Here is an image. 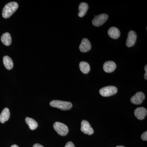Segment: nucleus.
Listing matches in <instances>:
<instances>
[{
  "label": "nucleus",
  "instance_id": "obj_12",
  "mask_svg": "<svg viewBox=\"0 0 147 147\" xmlns=\"http://www.w3.org/2000/svg\"><path fill=\"white\" fill-rule=\"evenodd\" d=\"M108 34L111 38L117 39L120 36V32L117 28L113 27L110 28L108 31Z\"/></svg>",
  "mask_w": 147,
  "mask_h": 147
},
{
  "label": "nucleus",
  "instance_id": "obj_13",
  "mask_svg": "<svg viewBox=\"0 0 147 147\" xmlns=\"http://www.w3.org/2000/svg\"><path fill=\"white\" fill-rule=\"evenodd\" d=\"M10 112L8 108H5L3 110L0 115V122L3 123L8 120L10 117Z\"/></svg>",
  "mask_w": 147,
  "mask_h": 147
},
{
  "label": "nucleus",
  "instance_id": "obj_6",
  "mask_svg": "<svg viewBox=\"0 0 147 147\" xmlns=\"http://www.w3.org/2000/svg\"><path fill=\"white\" fill-rule=\"evenodd\" d=\"M81 130L85 134L91 135L93 134L94 130L88 121L83 120L81 123Z\"/></svg>",
  "mask_w": 147,
  "mask_h": 147
},
{
  "label": "nucleus",
  "instance_id": "obj_8",
  "mask_svg": "<svg viewBox=\"0 0 147 147\" xmlns=\"http://www.w3.org/2000/svg\"><path fill=\"white\" fill-rule=\"evenodd\" d=\"M137 38V34L134 31L131 30L129 32L126 40V46L129 47L134 46L136 42Z\"/></svg>",
  "mask_w": 147,
  "mask_h": 147
},
{
  "label": "nucleus",
  "instance_id": "obj_3",
  "mask_svg": "<svg viewBox=\"0 0 147 147\" xmlns=\"http://www.w3.org/2000/svg\"><path fill=\"white\" fill-rule=\"evenodd\" d=\"M54 129L57 132L59 135L61 136H65L69 132L68 127L64 124L56 122L53 125Z\"/></svg>",
  "mask_w": 147,
  "mask_h": 147
},
{
  "label": "nucleus",
  "instance_id": "obj_18",
  "mask_svg": "<svg viewBox=\"0 0 147 147\" xmlns=\"http://www.w3.org/2000/svg\"><path fill=\"white\" fill-rule=\"evenodd\" d=\"M79 68L80 70L85 74L88 73L90 69L89 64L86 62L82 61L79 64Z\"/></svg>",
  "mask_w": 147,
  "mask_h": 147
},
{
  "label": "nucleus",
  "instance_id": "obj_14",
  "mask_svg": "<svg viewBox=\"0 0 147 147\" xmlns=\"http://www.w3.org/2000/svg\"><path fill=\"white\" fill-rule=\"evenodd\" d=\"M88 9V5L87 3L82 2L79 5V13L78 16L80 17H82L85 16Z\"/></svg>",
  "mask_w": 147,
  "mask_h": 147
},
{
  "label": "nucleus",
  "instance_id": "obj_7",
  "mask_svg": "<svg viewBox=\"0 0 147 147\" xmlns=\"http://www.w3.org/2000/svg\"><path fill=\"white\" fill-rule=\"evenodd\" d=\"M146 96L144 93L139 92H137L136 94L131 97L130 100L131 103L135 105H139L143 102V100H144Z\"/></svg>",
  "mask_w": 147,
  "mask_h": 147
},
{
  "label": "nucleus",
  "instance_id": "obj_17",
  "mask_svg": "<svg viewBox=\"0 0 147 147\" xmlns=\"http://www.w3.org/2000/svg\"><path fill=\"white\" fill-rule=\"evenodd\" d=\"M26 122L28 125L29 128L31 130H34L37 128L38 124L36 121L34 119L27 117L26 119Z\"/></svg>",
  "mask_w": 147,
  "mask_h": 147
},
{
  "label": "nucleus",
  "instance_id": "obj_11",
  "mask_svg": "<svg viewBox=\"0 0 147 147\" xmlns=\"http://www.w3.org/2000/svg\"><path fill=\"white\" fill-rule=\"evenodd\" d=\"M117 67L116 63L113 61H108L104 63L103 68L104 71L107 73H111L115 71Z\"/></svg>",
  "mask_w": 147,
  "mask_h": 147
},
{
  "label": "nucleus",
  "instance_id": "obj_22",
  "mask_svg": "<svg viewBox=\"0 0 147 147\" xmlns=\"http://www.w3.org/2000/svg\"><path fill=\"white\" fill-rule=\"evenodd\" d=\"M144 78H145V79H146V80H147V72H146V73L145 74Z\"/></svg>",
  "mask_w": 147,
  "mask_h": 147
},
{
  "label": "nucleus",
  "instance_id": "obj_24",
  "mask_svg": "<svg viewBox=\"0 0 147 147\" xmlns=\"http://www.w3.org/2000/svg\"><path fill=\"white\" fill-rule=\"evenodd\" d=\"M145 70L146 71V72L147 71V65H146L145 67Z\"/></svg>",
  "mask_w": 147,
  "mask_h": 147
},
{
  "label": "nucleus",
  "instance_id": "obj_20",
  "mask_svg": "<svg viewBox=\"0 0 147 147\" xmlns=\"http://www.w3.org/2000/svg\"><path fill=\"white\" fill-rule=\"evenodd\" d=\"M65 147H75L72 142H69L67 143Z\"/></svg>",
  "mask_w": 147,
  "mask_h": 147
},
{
  "label": "nucleus",
  "instance_id": "obj_16",
  "mask_svg": "<svg viewBox=\"0 0 147 147\" xmlns=\"http://www.w3.org/2000/svg\"><path fill=\"white\" fill-rule=\"evenodd\" d=\"M1 40L4 45L9 46L11 43V38L10 34L8 32L3 34L1 37Z\"/></svg>",
  "mask_w": 147,
  "mask_h": 147
},
{
  "label": "nucleus",
  "instance_id": "obj_4",
  "mask_svg": "<svg viewBox=\"0 0 147 147\" xmlns=\"http://www.w3.org/2000/svg\"><path fill=\"white\" fill-rule=\"evenodd\" d=\"M117 88L114 86H108L102 88L99 90V93L102 96L108 97L115 94L117 92Z\"/></svg>",
  "mask_w": 147,
  "mask_h": 147
},
{
  "label": "nucleus",
  "instance_id": "obj_9",
  "mask_svg": "<svg viewBox=\"0 0 147 147\" xmlns=\"http://www.w3.org/2000/svg\"><path fill=\"white\" fill-rule=\"evenodd\" d=\"M91 44L87 38H84L82 40L79 46V50L82 53H87L91 50Z\"/></svg>",
  "mask_w": 147,
  "mask_h": 147
},
{
  "label": "nucleus",
  "instance_id": "obj_23",
  "mask_svg": "<svg viewBox=\"0 0 147 147\" xmlns=\"http://www.w3.org/2000/svg\"><path fill=\"white\" fill-rule=\"evenodd\" d=\"M11 147H19L18 146L16 145H13L11 146Z\"/></svg>",
  "mask_w": 147,
  "mask_h": 147
},
{
  "label": "nucleus",
  "instance_id": "obj_25",
  "mask_svg": "<svg viewBox=\"0 0 147 147\" xmlns=\"http://www.w3.org/2000/svg\"><path fill=\"white\" fill-rule=\"evenodd\" d=\"M116 147H125L124 146H117Z\"/></svg>",
  "mask_w": 147,
  "mask_h": 147
},
{
  "label": "nucleus",
  "instance_id": "obj_2",
  "mask_svg": "<svg viewBox=\"0 0 147 147\" xmlns=\"http://www.w3.org/2000/svg\"><path fill=\"white\" fill-rule=\"evenodd\" d=\"M50 105L53 108H57L62 110H69L72 107L71 102L59 100H53L50 102Z\"/></svg>",
  "mask_w": 147,
  "mask_h": 147
},
{
  "label": "nucleus",
  "instance_id": "obj_1",
  "mask_svg": "<svg viewBox=\"0 0 147 147\" xmlns=\"http://www.w3.org/2000/svg\"><path fill=\"white\" fill-rule=\"evenodd\" d=\"M18 7V4L15 2L8 3L3 9V17L5 18H9L16 11Z\"/></svg>",
  "mask_w": 147,
  "mask_h": 147
},
{
  "label": "nucleus",
  "instance_id": "obj_15",
  "mask_svg": "<svg viewBox=\"0 0 147 147\" xmlns=\"http://www.w3.org/2000/svg\"><path fill=\"white\" fill-rule=\"evenodd\" d=\"M3 63L5 68L8 70H10L13 67V61L11 58L8 56H6L3 58Z\"/></svg>",
  "mask_w": 147,
  "mask_h": 147
},
{
  "label": "nucleus",
  "instance_id": "obj_21",
  "mask_svg": "<svg viewBox=\"0 0 147 147\" xmlns=\"http://www.w3.org/2000/svg\"><path fill=\"white\" fill-rule=\"evenodd\" d=\"M33 147H43V146H42V145L40 144H35L34 145V146H33Z\"/></svg>",
  "mask_w": 147,
  "mask_h": 147
},
{
  "label": "nucleus",
  "instance_id": "obj_10",
  "mask_svg": "<svg viewBox=\"0 0 147 147\" xmlns=\"http://www.w3.org/2000/svg\"><path fill=\"white\" fill-rule=\"evenodd\" d=\"M147 115V110L144 107H140L135 109L134 115L138 119L142 120L146 117Z\"/></svg>",
  "mask_w": 147,
  "mask_h": 147
},
{
  "label": "nucleus",
  "instance_id": "obj_5",
  "mask_svg": "<svg viewBox=\"0 0 147 147\" xmlns=\"http://www.w3.org/2000/svg\"><path fill=\"white\" fill-rule=\"evenodd\" d=\"M108 16L105 13L99 14L96 16L92 21L93 25L96 27H99L103 25L108 20Z\"/></svg>",
  "mask_w": 147,
  "mask_h": 147
},
{
  "label": "nucleus",
  "instance_id": "obj_19",
  "mask_svg": "<svg viewBox=\"0 0 147 147\" xmlns=\"http://www.w3.org/2000/svg\"><path fill=\"white\" fill-rule=\"evenodd\" d=\"M141 138L143 141H147V131H146L142 134Z\"/></svg>",
  "mask_w": 147,
  "mask_h": 147
}]
</instances>
